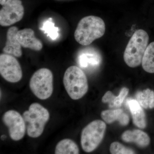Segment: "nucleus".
Instances as JSON below:
<instances>
[{
  "mask_svg": "<svg viewBox=\"0 0 154 154\" xmlns=\"http://www.w3.org/2000/svg\"><path fill=\"white\" fill-rule=\"evenodd\" d=\"M17 37L22 47L39 51L43 47L40 40L36 38L34 31L31 28H25L17 32Z\"/></svg>",
  "mask_w": 154,
  "mask_h": 154,
  "instance_id": "nucleus-10",
  "label": "nucleus"
},
{
  "mask_svg": "<svg viewBox=\"0 0 154 154\" xmlns=\"http://www.w3.org/2000/svg\"><path fill=\"white\" fill-rule=\"evenodd\" d=\"M106 125L104 122L96 120L83 129L81 135L82 148L85 152H91L97 148L103 140Z\"/></svg>",
  "mask_w": 154,
  "mask_h": 154,
  "instance_id": "nucleus-6",
  "label": "nucleus"
},
{
  "mask_svg": "<svg viewBox=\"0 0 154 154\" xmlns=\"http://www.w3.org/2000/svg\"><path fill=\"white\" fill-rule=\"evenodd\" d=\"M110 150V153L112 154H135L134 152L131 149L127 148L117 142L111 144Z\"/></svg>",
  "mask_w": 154,
  "mask_h": 154,
  "instance_id": "nucleus-21",
  "label": "nucleus"
},
{
  "mask_svg": "<svg viewBox=\"0 0 154 154\" xmlns=\"http://www.w3.org/2000/svg\"><path fill=\"white\" fill-rule=\"evenodd\" d=\"M18 28L13 26L9 28L7 34V40L5 47L3 49L4 53L14 56L16 57H21L22 52V46L17 37Z\"/></svg>",
  "mask_w": 154,
  "mask_h": 154,
  "instance_id": "nucleus-11",
  "label": "nucleus"
},
{
  "mask_svg": "<svg viewBox=\"0 0 154 154\" xmlns=\"http://www.w3.org/2000/svg\"><path fill=\"white\" fill-rule=\"evenodd\" d=\"M128 92L129 90L128 88H123L120 91L119 95L116 96L110 91H107L102 97V102L103 103H109V107L111 108H118L121 107Z\"/></svg>",
  "mask_w": 154,
  "mask_h": 154,
  "instance_id": "nucleus-16",
  "label": "nucleus"
},
{
  "mask_svg": "<svg viewBox=\"0 0 154 154\" xmlns=\"http://www.w3.org/2000/svg\"><path fill=\"white\" fill-rule=\"evenodd\" d=\"M56 154H77L79 149L76 144L72 140L65 139L60 141L56 146Z\"/></svg>",
  "mask_w": 154,
  "mask_h": 154,
  "instance_id": "nucleus-17",
  "label": "nucleus"
},
{
  "mask_svg": "<svg viewBox=\"0 0 154 154\" xmlns=\"http://www.w3.org/2000/svg\"><path fill=\"white\" fill-rule=\"evenodd\" d=\"M142 65L146 72L154 73V42L148 45L143 58Z\"/></svg>",
  "mask_w": 154,
  "mask_h": 154,
  "instance_id": "nucleus-18",
  "label": "nucleus"
},
{
  "mask_svg": "<svg viewBox=\"0 0 154 154\" xmlns=\"http://www.w3.org/2000/svg\"><path fill=\"white\" fill-rule=\"evenodd\" d=\"M39 29L43 31L45 34H47V36L52 40H55L59 36V29L57 27H55V24L51 18L45 21L42 27Z\"/></svg>",
  "mask_w": 154,
  "mask_h": 154,
  "instance_id": "nucleus-20",
  "label": "nucleus"
},
{
  "mask_svg": "<svg viewBox=\"0 0 154 154\" xmlns=\"http://www.w3.org/2000/svg\"><path fill=\"white\" fill-rule=\"evenodd\" d=\"M149 36L142 29L137 30L130 39L124 53V60L130 67L140 65L144 54L148 45Z\"/></svg>",
  "mask_w": 154,
  "mask_h": 154,
  "instance_id": "nucleus-2",
  "label": "nucleus"
},
{
  "mask_svg": "<svg viewBox=\"0 0 154 154\" xmlns=\"http://www.w3.org/2000/svg\"><path fill=\"white\" fill-rule=\"evenodd\" d=\"M122 138L125 142L134 143L141 147H145L150 143L148 134L140 130L126 131L122 135Z\"/></svg>",
  "mask_w": 154,
  "mask_h": 154,
  "instance_id": "nucleus-13",
  "label": "nucleus"
},
{
  "mask_svg": "<svg viewBox=\"0 0 154 154\" xmlns=\"http://www.w3.org/2000/svg\"><path fill=\"white\" fill-rule=\"evenodd\" d=\"M101 116L105 122L109 124L118 121L121 125L125 126L129 123V116L121 109L104 110L101 113Z\"/></svg>",
  "mask_w": 154,
  "mask_h": 154,
  "instance_id": "nucleus-15",
  "label": "nucleus"
},
{
  "mask_svg": "<svg viewBox=\"0 0 154 154\" xmlns=\"http://www.w3.org/2000/svg\"><path fill=\"white\" fill-rule=\"evenodd\" d=\"M53 76L49 69L42 68L36 71L30 81V88L35 96L41 100L49 98L53 91Z\"/></svg>",
  "mask_w": 154,
  "mask_h": 154,
  "instance_id": "nucleus-5",
  "label": "nucleus"
},
{
  "mask_svg": "<svg viewBox=\"0 0 154 154\" xmlns=\"http://www.w3.org/2000/svg\"><path fill=\"white\" fill-rule=\"evenodd\" d=\"M0 74L10 82L16 83L21 80L22 77V68L14 56L5 53L0 55Z\"/></svg>",
  "mask_w": 154,
  "mask_h": 154,
  "instance_id": "nucleus-8",
  "label": "nucleus"
},
{
  "mask_svg": "<svg viewBox=\"0 0 154 154\" xmlns=\"http://www.w3.org/2000/svg\"><path fill=\"white\" fill-rule=\"evenodd\" d=\"M0 4L1 26H11L22 20L25 10L21 0H0Z\"/></svg>",
  "mask_w": 154,
  "mask_h": 154,
  "instance_id": "nucleus-7",
  "label": "nucleus"
},
{
  "mask_svg": "<svg viewBox=\"0 0 154 154\" xmlns=\"http://www.w3.org/2000/svg\"><path fill=\"white\" fill-rule=\"evenodd\" d=\"M138 102L141 106L145 109L154 107V91L147 89L138 92L136 95Z\"/></svg>",
  "mask_w": 154,
  "mask_h": 154,
  "instance_id": "nucleus-19",
  "label": "nucleus"
},
{
  "mask_svg": "<svg viewBox=\"0 0 154 154\" xmlns=\"http://www.w3.org/2000/svg\"><path fill=\"white\" fill-rule=\"evenodd\" d=\"M126 105L132 114L135 125L140 128H145L146 125L145 113L138 101L134 99L128 100Z\"/></svg>",
  "mask_w": 154,
  "mask_h": 154,
  "instance_id": "nucleus-14",
  "label": "nucleus"
},
{
  "mask_svg": "<svg viewBox=\"0 0 154 154\" xmlns=\"http://www.w3.org/2000/svg\"><path fill=\"white\" fill-rule=\"evenodd\" d=\"M64 86L69 97L78 100L88 92V79L84 72L79 67H69L65 72L63 79Z\"/></svg>",
  "mask_w": 154,
  "mask_h": 154,
  "instance_id": "nucleus-4",
  "label": "nucleus"
},
{
  "mask_svg": "<svg viewBox=\"0 0 154 154\" xmlns=\"http://www.w3.org/2000/svg\"><path fill=\"white\" fill-rule=\"evenodd\" d=\"M3 121L8 128L9 134L12 140L18 141L24 137L26 125L22 115L14 110L7 111L3 116Z\"/></svg>",
  "mask_w": 154,
  "mask_h": 154,
  "instance_id": "nucleus-9",
  "label": "nucleus"
},
{
  "mask_svg": "<svg viewBox=\"0 0 154 154\" xmlns=\"http://www.w3.org/2000/svg\"><path fill=\"white\" fill-rule=\"evenodd\" d=\"M5 138L6 137L5 136V135H2V137H1V139H2V140H4L5 139Z\"/></svg>",
  "mask_w": 154,
  "mask_h": 154,
  "instance_id": "nucleus-22",
  "label": "nucleus"
},
{
  "mask_svg": "<svg viewBox=\"0 0 154 154\" xmlns=\"http://www.w3.org/2000/svg\"><path fill=\"white\" fill-rule=\"evenodd\" d=\"M22 116L27 127L28 135L30 137L36 138L44 131L50 114L48 110L42 105L34 103L30 105L28 110L23 113Z\"/></svg>",
  "mask_w": 154,
  "mask_h": 154,
  "instance_id": "nucleus-3",
  "label": "nucleus"
},
{
  "mask_svg": "<svg viewBox=\"0 0 154 154\" xmlns=\"http://www.w3.org/2000/svg\"><path fill=\"white\" fill-rule=\"evenodd\" d=\"M101 62V56L97 51L91 48H87L81 51L78 57V62L82 68L89 66H98Z\"/></svg>",
  "mask_w": 154,
  "mask_h": 154,
  "instance_id": "nucleus-12",
  "label": "nucleus"
},
{
  "mask_svg": "<svg viewBox=\"0 0 154 154\" xmlns=\"http://www.w3.org/2000/svg\"><path fill=\"white\" fill-rule=\"evenodd\" d=\"M105 25L103 19L94 16L82 18L78 23L75 30L76 41L82 45H89L105 34Z\"/></svg>",
  "mask_w": 154,
  "mask_h": 154,
  "instance_id": "nucleus-1",
  "label": "nucleus"
}]
</instances>
